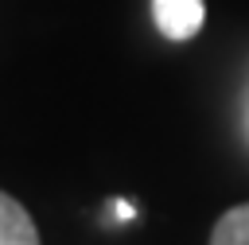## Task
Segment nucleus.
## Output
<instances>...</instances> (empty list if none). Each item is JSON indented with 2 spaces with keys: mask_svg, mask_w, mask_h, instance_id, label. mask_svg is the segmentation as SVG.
Masks as SVG:
<instances>
[{
  "mask_svg": "<svg viewBox=\"0 0 249 245\" xmlns=\"http://www.w3.org/2000/svg\"><path fill=\"white\" fill-rule=\"evenodd\" d=\"M0 245H39V229L31 214L4 191H0Z\"/></svg>",
  "mask_w": 249,
  "mask_h": 245,
  "instance_id": "f03ea898",
  "label": "nucleus"
},
{
  "mask_svg": "<svg viewBox=\"0 0 249 245\" xmlns=\"http://www.w3.org/2000/svg\"><path fill=\"white\" fill-rule=\"evenodd\" d=\"M210 245H249V202L226 210V214L214 222Z\"/></svg>",
  "mask_w": 249,
  "mask_h": 245,
  "instance_id": "7ed1b4c3",
  "label": "nucleus"
},
{
  "mask_svg": "<svg viewBox=\"0 0 249 245\" xmlns=\"http://www.w3.org/2000/svg\"><path fill=\"white\" fill-rule=\"evenodd\" d=\"M152 16H156V27L163 39L187 43L202 31L206 8H202V0H152Z\"/></svg>",
  "mask_w": 249,
  "mask_h": 245,
  "instance_id": "f257e3e1",
  "label": "nucleus"
},
{
  "mask_svg": "<svg viewBox=\"0 0 249 245\" xmlns=\"http://www.w3.org/2000/svg\"><path fill=\"white\" fill-rule=\"evenodd\" d=\"M113 210H117V218H132V214H136L128 202H113Z\"/></svg>",
  "mask_w": 249,
  "mask_h": 245,
  "instance_id": "20e7f679",
  "label": "nucleus"
}]
</instances>
